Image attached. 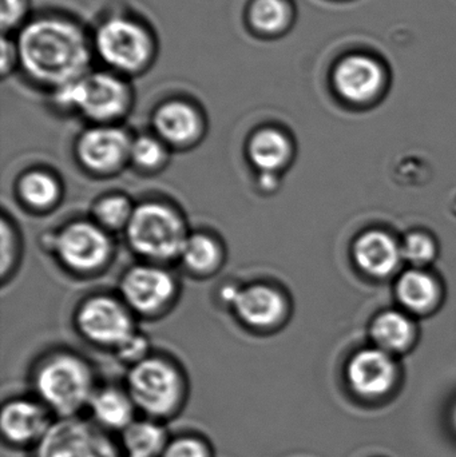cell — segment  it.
I'll return each mask as SVG.
<instances>
[{
	"mask_svg": "<svg viewBox=\"0 0 456 457\" xmlns=\"http://www.w3.org/2000/svg\"><path fill=\"white\" fill-rule=\"evenodd\" d=\"M19 70L34 85L51 93L75 82L93 69L95 59L91 35L62 13H42L13 35Z\"/></svg>",
	"mask_w": 456,
	"mask_h": 457,
	"instance_id": "1",
	"label": "cell"
},
{
	"mask_svg": "<svg viewBox=\"0 0 456 457\" xmlns=\"http://www.w3.org/2000/svg\"><path fill=\"white\" fill-rule=\"evenodd\" d=\"M94 56L104 69L130 78L144 74L154 63L157 37L139 19L123 13L107 16L91 34Z\"/></svg>",
	"mask_w": 456,
	"mask_h": 457,
	"instance_id": "2",
	"label": "cell"
},
{
	"mask_svg": "<svg viewBox=\"0 0 456 457\" xmlns=\"http://www.w3.org/2000/svg\"><path fill=\"white\" fill-rule=\"evenodd\" d=\"M51 94L56 107L83 115L95 125H115L130 112L134 102L130 80L104 67L91 69Z\"/></svg>",
	"mask_w": 456,
	"mask_h": 457,
	"instance_id": "3",
	"label": "cell"
},
{
	"mask_svg": "<svg viewBox=\"0 0 456 457\" xmlns=\"http://www.w3.org/2000/svg\"><path fill=\"white\" fill-rule=\"evenodd\" d=\"M34 386L42 404L61 419L75 418L96 391L88 365L70 353L45 360L35 373Z\"/></svg>",
	"mask_w": 456,
	"mask_h": 457,
	"instance_id": "4",
	"label": "cell"
},
{
	"mask_svg": "<svg viewBox=\"0 0 456 457\" xmlns=\"http://www.w3.org/2000/svg\"><path fill=\"white\" fill-rule=\"evenodd\" d=\"M126 233L131 249L152 262L179 258L189 237L178 212L160 203L137 206Z\"/></svg>",
	"mask_w": 456,
	"mask_h": 457,
	"instance_id": "5",
	"label": "cell"
},
{
	"mask_svg": "<svg viewBox=\"0 0 456 457\" xmlns=\"http://www.w3.org/2000/svg\"><path fill=\"white\" fill-rule=\"evenodd\" d=\"M329 82L337 98L344 104L369 106L387 93L390 67L374 51L355 48L335 59L329 69Z\"/></svg>",
	"mask_w": 456,
	"mask_h": 457,
	"instance_id": "6",
	"label": "cell"
},
{
	"mask_svg": "<svg viewBox=\"0 0 456 457\" xmlns=\"http://www.w3.org/2000/svg\"><path fill=\"white\" fill-rule=\"evenodd\" d=\"M184 392L181 373L168 360L147 357L129 372V396L136 408L150 418H168L176 413Z\"/></svg>",
	"mask_w": 456,
	"mask_h": 457,
	"instance_id": "7",
	"label": "cell"
},
{
	"mask_svg": "<svg viewBox=\"0 0 456 457\" xmlns=\"http://www.w3.org/2000/svg\"><path fill=\"white\" fill-rule=\"evenodd\" d=\"M34 457H120L114 443L96 424L59 419L35 448Z\"/></svg>",
	"mask_w": 456,
	"mask_h": 457,
	"instance_id": "8",
	"label": "cell"
},
{
	"mask_svg": "<svg viewBox=\"0 0 456 457\" xmlns=\"http://www.w3.org/2000/svg\"><path fill=\"white\" fill-rule=\"evenodd\" d=\"M51 244L64 266L79 274L104 268L112 252L106 230L96 222H72L55 234Z\"/></svg>",
	"mask_w": 456,
	"mask_h": 457,
	"instance_id": "9",
	"label": "cell"
},
{
	"mask_svg": "<svg viewBox=\"0 0 456 457\" xmlns=\"http://www.w3.org/2000/svg\"><path fill=\"white\" fill-rule=\"evenodd\" d=\"M77 325L88 341L115 351L136 333L129 306L107 295L85 301L78 311Z\"/></svg>",
	"mask_w": 456,
	"mask_h": 457,
	"instance_id": "10",
	"label": "cell"
},
{
	"mask_svg": "<svg viewBox=\"0 0 456 457\" xmlns=\"http://www.w3.org/2000/svg\"><path fill=\"white\" fill-rule=\"evenodd\" d=\"M131 142L133 138L120 126H91L78 139V160L93 173H117L130 161Z\"/></svg>",
	"mask_w": 456,
	"mask_h": 457,
	"instance_id": "11",
	"label": "cell"
},
{
	"mask_svg": "<svg viewBox=\"0 0 456 457\" xmlns=\"http://www.w3.org/2000/svg\"><path fill=\"white\" fill-rule=\"evenodd\" d=\"M120 293L130 311L150 316L171 303L176 281L160 266L137 265L123 276Z\"/></svg>",
	"mask_w": 456,
	"mask_h": 457,
	"instance_id": "12",
	"label": "cell"
},
{
	"mask_svg": "<svg viewBox=\"0 0 456 457\" xmlns=\"http://www.w3.org/2000/svg\"><path fill=\"white\" fill-rule=\"evenodd\" d=\"M396 370L393 354L379 348L363 349L351 359L347 378L356 395L367 399L385 396L395 386Z\"/></svg>",
	"mask_w": 456,
	"mask_h": 457,
	"instance_id": "13",
	"label": "cell"
},
{
	"mask_svg": "<svg viewBox=\"0 0 456 457\" xmlns=\"http://www.w3.org/2000/svg\"><path fill=\"white\" fill-rule=\"evenodd\" d=\"M155 136L169 146L187 147L203 136V118L187 99H169L153 112Z\"/></svg>",
	"mask_w": 456,
	"mask_h": 457,
	"instance_id": "14",
	"label": "cell"
},
{
	"mask_svg": "<svg viewBox=\"0 0 456 457\" xmlns=\"http://www.w3.org/2000/svg\"><path fill=\"white\" fill-rule=\"evenodd\" d=\"M232 306L237 319L252 329L276 327L286 313L284 295L275 287L265 284L238 287Z\"/></svg>",
	"mask_w": 456,
	"mask_h": 457,
	"instance_id": "15",
	"label": "cell"
},
{
	"mask_svg": "<svg viewBox=\"0 0 456 457\" xmlns=\"http://www.w3.org/2000/svg\"><path fill=\"white\" fill-rule=\"evenodd\" d=\"M51 426L47 408L31 400L8 402L0 415L3 437L12 445H37Z\"/></svg>",
	"mask_w": 456,
	"mask_h": 457,
	"instance_id": "16",
	"label": "cell"
},
{
	"mask_svg": "<svg viewBox=\"0 0 456 457\" xmlns=\"http://www.w3.org/2000/svg\"><path fill=\"white\" fill-rule=\"evenodd\" d=\"M353 257L361 270L369 276L387 277L401 265L402 245L382 230H369L356 239Z\"/></svg>",
	"mask_w": 456,
	"mask_h": 457,
	"instance_id": "17",
	"label": "cell"
},
{
	"mask_svg": "<svg viewBox=\"0 0 456 457\" xmlns=\"http://www.w3.org/2000/svg\"><path fill=\"white\" fill-rule=\"evenodd\" d=\"M297 8L294 0H249L245 7L248 29L261 39H278L294 29Z\"/></svg>",
	"mask_w": 456,
	"mask_h": 457,
	"instance_id": "18",
	"label": "cell"
},
{
	"mask_svg": "<svg viewBox=\"0 0 456 457\" xmlns=\"http://www.w3.org/2000/svg\"><path fill=\"white\" fill-rule=\"evenodd\" d=\"M249 162L260 173L278 174L291 162L294 146L284 131L262 128L252 134L246 145Z\"/></svg>",
	"mask_w": 456,
	"mask_h": 457,
	"instance_id": "19",
	"label": "cell"
},
{
	"mask_svg": "<svg viewBox=\"0 0 456 457\" xmlns=\"http://www.w3.org/2000/svg\"><path fill=\"white\" fill-rule=\"evenodd\" d=\"M396 295L407 311L415 314L430 313L441 301V285L427 271L415 268L399 277Z\"/></svg>",
	"mask_w": 456,
	"mask_h": 457,
	"instance_id": "20",
	"label": "cell"
},
{
	"mask_svg": "<svg viewBox=\"0 0 456 457\" xmlns=\"http://www.w3.org/2000/svg\"><path fill=\"white\" fill-rule=\"evenodd\" d=\"M88 410L99 428L125 431L134 421L136 405L128 392L109 386L95 391L88 403Z\"/></svg>",
	"mask_w": 456,
	"mask_h": 457,
	"instance_id": "21",
	"label": "cell"
},
{
	"mask_svg": "<svg viewBox=\"0 0 456 457\" xmlns=\"http://www.w3.org/2000/svg\"><path fill=\"white\" fill-rule=\"evenodd\" d=\"M372 340L377 348L387 353H403L414 344L417 329L407 314L387 311L377 316L371 325Z\"/></svg>",
	"mask_w": 456,
	"mask_h": 457,
	"instance_id": "22",
	"label": "cell"
},
{
	"mask_svg": "<svg viewBox=\"0 0 456 457\" xmlns=\"http://www.w3.org/2000/svg\"><path fill=\"white\" fill-rule=\"evenodd\" d=\"M122 445L126 457H161L168 445V436L154 421L134 420L122 431Z\"/></svg>",
	"mask_w": 456,
	"mask_h": 457,
	"instance_id": "23",
	"label": "cell"
},
{
	"mask_svg": "<svg viewBox=\"0 0 456 457\" xmlns=\"http://www.w3.org/2000/svg\"><path fill=\"white\" fill-rule=\"evenodd\" d=\"M19 195L34 211H50L61 198L58 179L46 171L35 170L24 174L18 185Z\"/></svg>",
	"mask_w": 456,
	"mask_h": 457,
	"instance_id": "24",
	"label": "cell"
},
{
	"mask_svg": "<svg viewBox=\"0 0 456 457\" xmlns=\"http://www.w3.org/2000/svg\"><path fill=\"white\" fill-rule=\"evenodd\" d=\"M222 253L220 245L208 234L195 233L187 237L182 249L184 265L195 274L213 273L221 263Z\"/></svg>",
	"mask_w": 456,
	"mask_h": 457,
	"instance_id": "25",
	"label": "cell"
},
{
	"mask_svg": "<svg viewBox=\"0 0 456 457\" xmlns=\"http://www.w3.org/2000/svg\"><path fill=\"white\" fill-rule=\"evenodd\" d=\"M134 211L136 208L126 195H110L96 201L93 214L99 227L117 231L128 228Z\"/></svg>",
	"mask_w": 456,
	"mask_h": 457,
	"instance_id": "26",
	"label": "cell"
},
{
	"mask_svg": "<svg viewBox=\"0 0 456 457\" xmlns=\"http://www.w3.org/2000/svg\"><path fill=\"white\" fill-rule=\"evenodd\" d=\"M130 161L145 171L158 170L168 161V145L157 136H141L131 142Z\"/></svg>",
	"mask_w": 456,
	"mask_h": 457,
	"instance_id": "27",
	"label": "cell"
},
{
	"mask_svg": "<svg viewBox=\"0 0 456 457\" xmlns=\"http://www.w3.org/2000/svg\"><path fill=\"white\" fill-rule=\"evenodd\" d=\"M438 253L433 237L423 231L410 233L402 244V255L403 260L409 261L414 266H425L434 261Z\"/></svg>",
	"mask_w": 456,
	"mask_h": 457,
	"instance_id": "28",
	"label": "cell"
},
{
	"mask_svg": "<svg viewBox=\"0 0 456 457\" xmlns=\"http://www.w3.org/2000/svg\"><path fill=\"white\" fill-rule=\"evenodd\" d=\"M29 0H2L0 10V27L3 35H15L31 15Z\"/></svg>",
	"mask_w": 456,
	"mask_h": 457,
	"instance_id": "29",
	"label": "cell"
},
{
	"mask_svg": "<svg viewBox=\"0 0 456 457\" xmlns=\"http://www.w3.org/2000/svg\"><path fill=\"white\" fill-rule=\"evenodd\" d=\"M161 457H211V453L201 440L185 436L168 443Z\"/></svg>",
	"mask_w": 456,
	"mask_h": 457,
	"instance_id": "30",
	"label": "cell"
},
{
	"mask_svg": "<svg viewBox=\"0 0 456 457\" xmlns=\"http://www.w3.org/2000/svg\"><path fill=\"white\" fill-rule=\"evenodd\" d=\"M18 257V237L7 220H2V276L4 278L13 270Z\"/></svg>",
	"mask_w": 456,
	"mask_h": 457,
	"instance_id": "31",
	"label": "cell"
},
{
	"mask_svg": "<svg viewBox=\"0 0 456 457\" xmlns=\"http://www.w3.org/2000/svg\"><path fill=\"white\" fill-rule=\"evenodd\" d=\"M147 351H149V341L136 332L117 349V353L123 361L136 365L142 360L147 359Z\"/></svg>",
	"mask_w": 456,
	"mask_h": 457,
	"instance_id": "32",
	"label": "cell"
},
{
	"mask_svg": "<svg viewBox=\"0 0 456 457\" xmlns=\"http://www.w3.org/2000/svg\"><path fill=\"white\" fill-rule=\"evenodd\" d=\"M15 70H19V53L13 35H3L2 37V64L0 71L2 77L12 74Z\"/></svg>",
	"mask_w": 456,
	"mask_h": 457,
	"instance_id": "33",
	"label": "cell"
},
{
	"mask_svg": "<svg viewBox=\"0 0 456 457\" xmlns=\"http://www.w3.org/2000/svg\"><path fill=\"white\" fill-rule=\"evenodd\" d=\"M259 182L261 189H275L278 185V174L260 173Z\"/></svg>",
	"mask_w": 456,
	"mask_h": 457,
	"instance_id": "34",
	"label": "cell"
},
{
	"mask_svg": "<svg viewBox=\"0 0 456 457\" xmlns=\"http://www.w3.org/2000/svg\"><path fill=\"white\" fill-rule=\"evenodd\" d=\"M334 2H350V0H334Z\"/></svg>",
	"mask_w": 456,
	"mask_h": 457,
	"instance_id": "35",
	"label": "cell"
},
{
	"mask_svg": "<svg viewBox=\"0 0 456 457\" xmlns=\"http://www.w3.org/2000/svg\"><path fill=\"white\" fill-rule=\"evenodd\" d=\"M454 421H455V426H456V410H455V412H454Z\"/></svg>",
	"mask_w": 456,
	"mask_h": 457,
	"instance_id": "36",
	"label": "cell"
}]
</instances>
